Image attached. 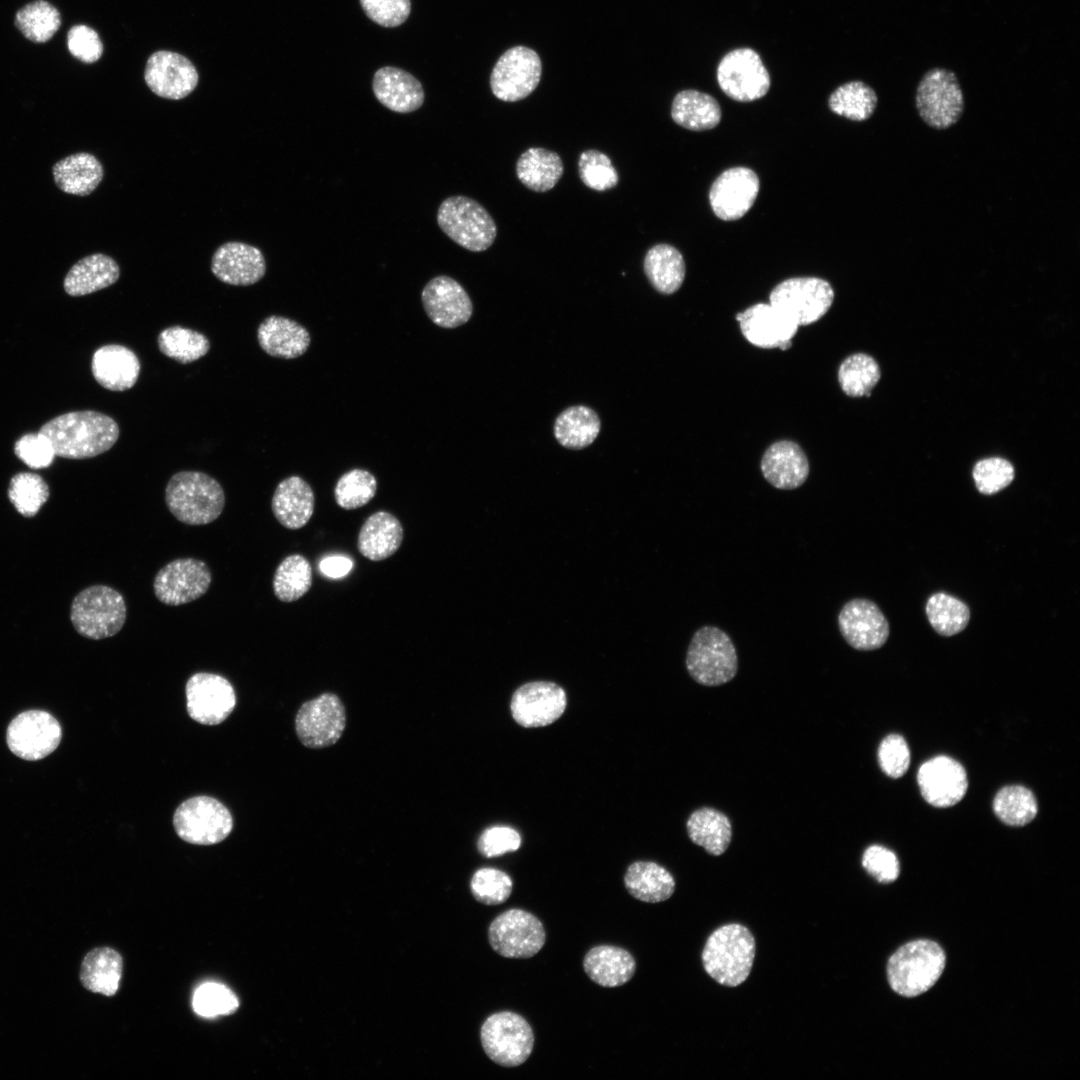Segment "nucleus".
Instances as JSON below:
<instances>
[{
  "instance_id": "nucleus-1",
  "label": "nucleus",
  "mask_w": 1080,
  "mask_h": 1080,
  "mask_svg": "<svg viewBox=\"0 0 1080 1080\" xmlns=\"http://www.w3.org/2000/svg\"><path fill=\"white\" fill-rule=\"evenodd\" d=\"M51 442L56 456L67 459L92 458L108 451L118 440L119 426L97 411H75L45 423L40 431Z\"/></svg>"
},
{
  "instance_id": "nucleus-2",
  "label": "nucleus",
  "mask_w": 1080,
  "mask_h": 1080,
  "mask_svg": "<svg viewBox=\"0 0 1080 1080\" xmlns=\"http://www.w3.org/2000/svg\"><path fill=\"white\" fill-rule=\"evenodd\" d=\"M165 502L172 515L187 525H205L216 520L225 506L220 483L200 471H180L168 481Z\"/></svg>"
},
{
  "instance_id": "nucleus-3",
  "label": "nucleus",
  "mask_w": 1080,
  "mask_h": 1080,
  "mask_svg": "<svg viewBox=\"0 0 1080 1080\" xmlns=\"http://www.w3.org/2000/svg\"><path fill=\"white\" fill-rule=\"evenodd\" d=\"M755 950V939L746 927L736 923L721 926L704 946V969L719 984L736 987L748 978Z\"/></svg>"
},
{
  "instance_id": "nucleus-4",
  "label": "nucleus",
  "mask_w": 1080,
  "mask_h": 1080,
  "mask_svg": "<svg viewBox=\"0 0 1080 1080\" xmlns=\"http://www.w3.org/2000/svg\"><path fill=\"white\" fill-rule=\"evenodd\" d=\"M945 953L934 941L923 939L901 946L888 960L887 976L899 995L915 997L930 989L945 967Z\"/></svg>"
},
{
  "instance_id": "nucleus-5",
  "label": "nucleus",
  "mask_w": 1080,
  "mask_h": 1080,
  "mask_svg": "<svg viewBox=\"0 0 1080 1080\" xmlns=\"http://www.w3.org/2000/svg\"><path fill=\"white\" fill-rule=\"evenodd\" d=\"M690 677L704 686H720L737 674L738 657L730 636L722 629L705 625L692 636L686 653Z\"/></svg>"
},
{
  "instance_id": "nucleus-6",
  "label": "nucleus",
  "mask_w": 1080,
  "mask_h": 1080,
  "mask_svg": "<svg viewBox=\"0 0 1080 1080\" xmlns=\"http://www.w3.org/2000/svg\"><path fill=\"white\" fill-rule=\"evenodd\" d=\"M127 616L125 600L120 592L106 585H93L81 590L70 607V620L78 634L101 640L116 635Z\"/></svg>"
},
{
  "instance_id": "nucleus-7",
  "label": "nucleus",
  "mask_w": 1080,
  "mask_h": 1080,
  "mask_svg": "<svg viewBox=\"0 0 1080 1080\" xmlns=\"http://www.w3.org/2000/svg\"><path fill=\"white\" fill-rule=\"evenodd\" d=\"M437 223L452 241L472 252L487 250L497 236L492 216L479 202L467 196L443 200L437 211Z\"/></svg>"
},
{
  "instance_id": "nucleus-8",
  "label": "nucleus",
  "mask_w": 1080,
  "mask_h": 1080,
  "mask_svg": "<svg viewBox=\"0 0 1080 1080\" xmlns=\"http://www.w3.org/2000/svg\"><path fill=\"white\" fill-rule=\"evenodd\" d=\"M915 106L929 127L944 130L955 125L964 112V95L954 72L932 68L920 79Z\"/></svg>"
},
{
  "instance_id": "nucleus-9",
  "label": "nucleus",
  "mask_w": 1080,
  "mask_h": 1080,
  "mask_svg": "<svg viewBox=\"0 0 1080 1080\" xmlns=\"http://www.w3.org/2000/svg\"><path fill=\"white\" fill-rule=\"evenodd\" d=\"M480 1038L488 1058L503 1067L523 1064L534 1047L532 1027L524 1017L511 1011L490 1015L482 1024Z\"/></svg>"
},
{
  "instance_id": "nucleus-10",
  "label": "nucleus",
  "mask_w": 1080,
  "mask_h": 1080,
  "mask_svg": "<svg viewBox=\"0 0 1080 1080\" xmlns=\"http://www.w3.org/2000/svg\"><path fill=\"white\" fill-rule=\"evenodd\" d=\"M834 291L829 282L817 277L789 278L773 288L769 303L798 326L812 324L830 309Z\"/></svg>"
},
{
  "instance_id": "nucleus-11",
  "label": "nucleus",
  "mask_w": 1080,
  "mask_h": 1080,
  "mask_svg": "<svg viewBox=\"0 0 1080 1080\" xmlns=\"http://www.w3.org/2000/svg\"><path fill=\"white\" fill-rule=\"evenodd\" d=\"M173 826L185 842L213 845L224 840L232 831L230 811L217 799L196 796L182 802L175 810Z\"/></svg>"
},
{
  "instance_id": "nucleus-12",
  "label": "nucleus",
  "mask_w": 1080,
  "mask_h": 1080,
  "mask_svg": "<svg viewBox=\"0 0 1080 1080\" xmlns=\"http://www.w3.org/2000/svg\"><path fill=\"white\" fill-rule=\"evenodd\" d=\"M488 939L497 954L505 958L527 959L543 948L546 933L542 922L534 914L513 908L491 922Z\"/></svg>"
},
{
  "instance_id": "nucleus-13",
  "label": "nucleus",
  "mask_w": 1080,
  "mask_h": 1080,
  "mask_svg": "<svg viewBox=\"0 0 1080 1080\" xmlns=\"http://www.w3.org/2000/svg\"><path fill=\"white\" fill-rule=\"evenodd\" d=\"M721 90L738 102H751L764 97L771 80L760 55L752 48H736L720 60L716 70Z\"/></svg>"
},
{
  "instance_id": "nucleus-14",
  "label": "nucleus",
  "mask_w": 1080,
  "mask_h": 1080,
  "mask_svg": "<svg viewBox=\"0 0 1080 1080\" xmlns=\"http://www.w3.org/2000/svg\"><path fill=\"white\" fill-rule=\"evenodd\" d=\"M62 727L58 720L44 710H27L14 717L6 730L9 750L27 761L41 760L59 746Z\"/></svg>"
},
{
  "instance_id": "nucleus-15",
  "label": "nucleus",
  "mask_w": 1080,
  "mask_h": 1080,
  "mask_svg": "<svg viewBox=\"0 0 1080 1080\" xmlns=\"http://www.w3.org/2000/svg\"><path fill=\"white\" fill-rule=\"evenodd\" d=\"M541 73V59L533 49L512 47L500 56L492 69L491 91L502 101H520L536 89Z\"/></svg>"
},
{
  "instance_id": "nucleus-16",
  "label": "nucleus",
  "mask_w": 1080,
  "mask_h": 1080,
  "mask_svg": "<svg viewBox=\"0 0 1080 1080\" xmlns=\"http://www.w3.org/2000/svg\"><path fill=\"white\" fill-rule=\"evenodd\" d=\"M345 726L344 704L336 694L330 692L303 703L295 717V730L300 742L312 749L335 744Z\"/></svg>"
},
{
  "instance_id": "nucleus-17",
  "label": "nucleus",
  "mask_w": 1080,
  "mask_h": 1080,
  "mask_svg": "<svg viewBox=\"0 0 1080 1080\" xmlns=\"http://www.w3.org/2000/svg\"><path fill=\"white\" fill-rule=\"evenodd\" d=\"M211 581V571L204 561L179 558L167 563L157 572L153 589L160 602L179 606L203 596Z\"/></svg>"
},
{
  "instance_id": "nucleus-18",
  "label": "nucleus",
  "mask_w": 1080,
  "mask_h": 1080,
  "mask_svg": "<svg viewBox=\"0 0 1080 1080\" xmlns=\"http://www.w3.org/2000/svg\"><path fill=\"white\" fill-rule=\"evenodd\" d=\"M185 693L189 716L204 725L222 723L236 704L233 686L218 674L195 673L188 679Z\"/></svg>"
},
{
  "instance_id": "nucleus-19",
  "label": "nucleus",
  "mask_w": 1080,
  "mask_h": 1080,
  "mask_svg": "<svg viewBox=\"0 0 1080 1080\" xmlns=\"http://www.w3.org/2000/svg\"><path fill=\"white\" fill-rule=\"evenodd\" d=\"M566 706L565 690L549 681H533L521 685L514 691L510 702L513 719L525 728L552 724L562 716Z\"/></svg>"
},
{
  "instance_id": "nucleus-20",
  "label": "nucleus",
  "mask_w": 1080,
  "mask_h": 1080,
  "mask_svg": "<svg viewBox=\"0 0 1080 1080\" xmlns=\"http://www.w3.org/2000/svg\"><path fill=\"white\" fill-rule=\"evenodd\" d=\"M837 620L842 637L856 650H876L888 639V621L871 600L856 598L846 602Z\"/></svg>"
},
{
  "instance_id": "nucleus-21",
  "label": "nucleus",
  "mask_w": 1080,
  "mask_h": 1080,
  "mask_svg": "<svg viewBox=\"0 0 1080 1080\" xmlns=\"http://www.w3.org/2000/svg\"><path fill=\"white\" fill-rule=\"evenodd\" d=\"M759 189V178L752 169L732 167L722 172L713 182L709 202L718 218L734 221L749 211Z\"/></svg>"
},
{
  "instance_id": "nucleus-22",
  "label": "nucleus",
  "mask_w": 1080,
  "mask_h": 1080,
  "mask_svg": "<svg viewBox=\"0 0 1080 1080\" xmlns=\"http://www.w3.org/2000/svg\"><path fill=\"white\" fill-rule=\"evenodd\" d=\"M144 80L157 96L180 100L194 91L199 75L195 66L185 56L160 50L148 58Z\"/></svg>"
},
{
  "instance_id": "nucleus-23",
  "label": "nucleus",
  "mask_w": 1080,
  "mask_h": 1080,
  "mask_svg": "<svg viewBox=\"0 0 1080 1080\" xmlns=\"http://www.w3.org/2000/svg\"><path fill=\"white\" fill-rule=\"evenodd\" d=\"M421 299L430 320L442 328H456L468 322L473 313L472 301L455 279L439 275L423 288Z\"/></svg>"
},
{
  "instance_id": "nucleus-24",
  "label": "nucleus",
  "mask_w": 1080,
  "mask_h": 1080,
  "mask_svg": "<svg viewBox=\"0 0 1080 1080\" xmlns=\"http://www.w3.org/2000/svg\"><path fill=\"white\" fill-rule=\"evenodd\" d=\"M923 798L932 806L949 807L964 797L967 774L963 766L948 756H937L923 763L917 773Z\"/></svg>"
},
{
  "instance_id": "nucleus-25",
  "label": "nucleus",
  "mask_w": 1080,
  "mask_h": 1080,
  "mask_svg": "<svg viewBox=\"0 0 1080 1080\" xmlns=\"http://www.w3.org/2000/svg\"><path fill=\"white\" fill-rule=\"evenodd\" d=\"M743 336L752 345L787 350L798 325L770 303H757L736 315Z\"/></svg>"
},
{
  "instance_id": "nucleus-26",
  "label": "nucleus",
  "mask_w": 1080,
  "mask_h": 1080,
  "mask_svg": "<svg viewBox=\"0 0 1080 1080\" xmlns=\"http://www.w3.org/2000/svg\"><path fill=\"white\" fill-rule=\"evenodd\" d=\"M211 271L220 281L235 286L257 283L265 275L263 253L247 243L230 241L219 246L211 260Z\"/></svg>"
},
{
  "instance_id": "nucleus-27",
  "label": "nucleus",
  "mask_w": 1080,
  "mask_h": 1080,
  "mask_svg": "<svg viewBox=\"0 0 1080 1080\" xmlns=\"http://www.w3.org/2000/svg\"><path fill=\"white\" fill-rule=\"evenodd\" d=\"M760 466L768 483L781 490L800 487L808 478L810 470L802 448L789 440L770 445L763 454Z\"/></svg>"
},
{
  "instance_id": "nucleus-28",
  "label": "nucleus",
  "mask_w": 1080,
  "mask_h": 1080,
  "mask_svg": "<svg viewBox=\"0 0 1080 1080\" xmlns=\"http://www.w3.org/2000/svg\"><path fill=\"white\" fill-rule=\"evenodd\" d=\"M372 89L383 106L397 113L414 112L422 106L425 99L419 80L409 72L391 66L382 67L375 72Z\"/></svg>"
},
{
  "instance_id": "nucleus-29",
  "label": "nucleus",
  "mask_w": 1080,
  "mask_h": 1080,
  "mask_svg": "<svg viewBox=\"0 0 1080 1080\" xmlns=\"http://www.w3.org/2000/svg\"><path fill=\"white\" fill-rule=\"evenodd\" d=\"M91 370L102 387L111 391H125L137 382L140 362L131 349L120 344H108L94 352Z\"/></svg>"
},
{
  "instance_id": "nucleus-30",
  "label": "nucleus",
  "mask_w": 1080,
  "mask_h": 1080,
  "mask_svg": "<svg viewBox=\"0 0 1080 1080\" xmlns=\"http://www.w3.org/2000/svg\"><path fill=\"white\" fill-rule=\"evenodd\" d=\"M257 340L264 352L281 359L302 356L310 345L308 330L298 322L277 315L265 318L257 329Z\"/></svg>"
},
{
  "instance_id": "nucleus-31",
  "label": "nucleus",
  "mask_w": 1080,
  "mask_h": 1080,
  "mask_svg": "<svg viewBox=\"0 0 1080 1080\" xmlns=\"http://www.w3.org/2000/svg\"><path fill=\"white\" fill-rule=\"evenodd\" d=\"M314 504V492L309 483L294 475L283 479L277 485L271 508L282 526L296 530L309 522L314 512Z\"/></svg>"
},
{
  "instance_id": "nucleus-32",
  "label": "nucleus",
  "mask_w": 1080,
  "mask_h": 1080,
  "mask_svg": "<svg viewBox=\"0 0 1080 1080\" xmlns=\"http://www.w3.org/2000/svg\"><path fill=\"white\" fill-rule=\"evenodd\" d=\"M583 968L594 983L613 988L632 979L636 971V961L630 952L621 947L599 945L586 953Z\"/></svg>"
},
{
  "instance_id": "nucleus-33",
  "label": "nucleus",
  "mask_w": 1080,
  "mask_h": 1080,
  "mask_svg": "<svg viewBox=\"0 0 1080 1080\" xmlns=\"http://www.w3.org/2000/svg\"><path fill=\"white\" fill-rule=\"evenodd\" d=\"M404 531L396 516L387 511H377L363 523L357 539L361 555L371 561H381L392 556L401 546Z\"/></svg>"
},
{
  "instance_id": "nucleus-34",
  "label": "nucleus",
  "mask_w": 1080,
  "mask_h": 1080,
  "mask_svg": "<svg viewBox=\"0 0 1080 1080\" xmlns=\"http://www.w3.org/2000/svg\"><path fill=\"white\" fill-rule=\"evenodd\" d=\"M119 276V265L112 257L95 253L80 259L70 268L63 286L70 296H84L111 286Z\"/></svg>"
},
{
  "instance_id": "nucleus-35",
  "label": "nucleus",
  "mask_w": 1080,
  "mask_h": 1080,
  "mask_svg": "<svg viewBox=\"0 0 1080 1080\" xmlns=\"http://www.w3.org/2000/svg\"><path fill=\"white\" fill-rule=\"evenodd\" d=\"M56 186L67 194L87 196L100 184L104 177L101 162L91 153L71 154L52 167Z\"/></svg>"
},
{
  "instance_id": "nucleus-36",
  "label": "nucleus",
  "mask_w": 1080,
  "mask_h": 1080,
  "mask_svg": "<svg viewBox=\"0 0 1080 1080\" xmlns=\"http://www.w3.org/2000/svg\"><path fill=\"white\" fill-rule=\"evenodd\" d=\"M123 961L110 947H97L83 958L79 978L84 988L104 996H113L119 988Z\"/></svg>"
},
{
  "instance_id": "nucleus-37",
  "label": "nucleus",
  "mask_w": 1080,
  "mask_h": 1080,
  "mask_svg": "<svg viewBox=\"0 0 1080 1080\" xmlns=\"http://www.w3.org/2000/svg\"><path fill=\"white\" fill-rule=\"evenodd\" d=\"M628 893L646 903H658L669 899L675 891V880L663 866L650 861H636L629 865L624 876Z\"/></svg>"
},
{
  "instance_id": "nucleus-38",
  "label": "nucleus",
  "mask_w": 1080,
  "mask_h": 1080,
  "mask_svg": "<svg viewBox=\"0 0 1080 1080\" xmlns=\"http://www.w3.org/2000/svg\"><path fill=\"white\" fill-rule=\"evenodd\" d=\"M671 117L679 126L691 131L715 128L721 120V108L711 95L694 89L678 92L671 106Z\"/></svg>"
},
{
  "instance_id": "nucleus-39",
  "label": "nucleus",
  "mask_w": 1080,
  "mask_h": 1080,
  "mask_svg": "<svg viewBox=\"0 0 1080 1080\" xmlns=\"http://www.w3.org/2000/svg\"><path fill=\"white\" fill-rule=\"evenodd\" d=\"M644 273L661 294L675 293L685 278V261L682 254L672 245L661 243L652 246L643 261Z\"/></svg>"
},
{
  "instance_id": "nucleus-40",
  "label": "nucleus",
  "mask_w": 1080,
  "mask_h": 1080,
  "mask_svg": "<svg viewBox=\"0 0 1080 1080\" xmlns=\"http://www.w3.org/2000/svg\"><path fill=\"white\" fill-rule=\"evenodd\" d=\"M564 172L560 156L551 150L531 147L517 160L516 175L520 182L535 192L551 190Z\"/></svg>"
},
{
  "instance_id": "nucleus-41",
  "label": "nucleus",
  "mask_w": 1080,
  "mask_h": 1080,
  "mask_svg": "<svg viewBox=\"0 0 1080 1080\" xmlns=\"http://www.w3.org/2000/svg\"><path fill=\"white\" fill-rule=\"evenodd\" d=\"M553 429L560 445L577 450L594 442L599 435L601 421L592 408L577 405L562 411L557 416Z\"/></svg>"
},
{
  "instance_id": "nucleus-42",
  "label": "nucleus",
  "mask_w": 1080,
  "mask_h": 1080,
  "mask_svg": "<svg viewBox=\"0 0 1080 1080\" xmlns=\"http://www.w3.org/2000/svg\"><path fill=\"white\" fill-rule=\"evenodd\" d=\"M686 826L691 841L711 855L723 854L731 842V823L725 814L716 809L703 807L695 810Z\"/></svg>"
},
{
  "instance_id": "nucleus-43",
  "label": "nucleus",
  "mask_w": 1080,
  "mask_h": 1080,
  "mask_svg": "<svg viewBox=\"0 0 1080 1080\" xmlns=\"http://www.w3.org/2000/svg\"><path fill=\"white\" fill-rule=\"evenodd\" d=\"M878 103L875 90L860 80L846 82L836 88L828 99L830 110L852 121L869 119Z\"/></svg>"
},
{
  "instance_id": "nucleus-44",
  "label": "nucleus",
  "mask_w": 1080,
  "mask_h": 1080,
  "mask_svg": "<svg viewBox=\"0 0 1080 1080\" xmlns=\"http://www.w3.org/2000/svg\"><path fill=\"white\" fill-rule=\"evenodd\" d=\"M312 586V567L300 554L285 557L273 577V591L282 602H293L304 596Z\"/></svg>"
},
{
  "instance_id": "nucleus-45",
  "label": "nucleus",
  "mask_w": 1080,
  "mask_h": 1080,
  "mask_svg": "<svg viewBox=\"0 0 1080 1080\" xmlns=\"http://www.w3.org/2000/svg\"><path fill=\"white\" fill-rule=\"evenodd\" d=\"M157 343L160 352L182 364L200 359L210 349V342L205 335L178 325L162 330Z\"/></svg>"
},
{
  "instance_id": "nucleus-46",
  "label": "nucleus",
  "mask_w": 1080,
  "mask_h": 1080,
  "mask_svg": "<svg viewBox=\"0 0 1080 1080\" xmlns=\"http://www.w3.org/2000/svg\"><path fill=\"white\" fill-rule=\"evenodd\" d=\"M880 377L878 363L865 353L848 356L838 370L841 389L850 397L870 396Z\"/></svg>"
},
{
  "instance_id": "nucleus-47",
  "label": "nucleus",
  "mask_w": 1080,
  "mask_h": 1080,
  "mask_svg": "<svg viewBox=\"0 0 1080 1080\" xmlns=\"http://www.w3.org/2000/svg\"><path fill=\"white\" fill-rule=\"evenodd\" d=\"M926 614L933 629L946 637L963 631L970 620L968 606L963 601L943 592L929 597Z\"/></svg>"
},
{
  "instance_id": "nucleus-48",
  "label": "nucleus",
  "mask_w": 1080,
  "mask_h": 1080,
  "mask_svg": "<svg viewBox=\"0 0 1080 1080\" xmlns=\"http://www.w3.org/2000/svg\"><path fill=\"white\" fill-rule=\"evenodd\" d=\"M993 810L996 816L1010 826H1024L1031 822L1038 810L1034 794L1024 786L1003 787L995 796Z\"/></svg>"
},
{
  "instance_id": "nucleus-49",
  "label": "nucleus",
  "mask_w": 1080,
  "mask_h": 1080,
  "mask_svg": "<svg viewBox=\"0 0 1080 1080\" xmlns=\"http://www.w3.org/2000/svg\"><path fill=\"white\" fill-rule=\"evenodd\" d=\"M15 24L29 40L42 43L50 40L61 25L59 11L44 0L31 2L16 14Z\"/></svg>"
},
{
  "instance_id": "nucleus-50",
  "label": "nucleus",
  "mask_w": 1080,
  "mask_h": 1080,
  "mask_svg": "<svg viewBox=\"0 0 1080 1080\" xmlns=\"http://www.w3.org/2000/svg\"><path fill=\"white\" fill-rule=\"evenodd\" d=\"M49 486L44 479L32 472L15 474L8 487V498L16 511L26 517H34L48 501Z\"/></svg>"
},
{
  "instance_id": "nucleus-51",
  "label": "nucleus",
  "mask_w": 1080,
  "mask_h": 1080,
  "mask_svg": "<svg viewBox=\"0 0 1080 1080\" xmlns=\"http://www.w3.org/2000/svg\"><path fill=\"white\" fill-rule=\"evenodd\" d=\"M377 492L375 476L364 469H352L344 473L334 488L337 505L345 510L360 508L369 503Z\"/></svg>"
},
{
  "instance_id": "nucleus-52",
  "label": "nucleus",
  "mask_w": 1080,
  "mask_h": 1080,
  "mask_svg": "<svg viewBox=\"0 0 1080 1080\" xmlns=\"http://www.w3.org/2000/svg\"><path fill=\"white\" fill-rule=\"evenodd\" d=\"M578 173L585 186L599 192L614 188L619 181L611 159L595 149L585 150L579 155Z\"/></svg>"
},
{
  "instance_id": "nucleus-53",
  "label": "nucleus",
  "mask_w": 1080,
  "mask_h": 1080,
  "mask_svg": "<svg viewBox=\"0 0 1080 1080\" xmlns=\"http://www.w3.org/2000/svg\"><path fill=\"white\" fill-rule=\"evenodd\" d=\"M239 1007L235 994L220 983L208 982L200 985L194 992L192 1008L204 1018L233 1014Z\"/></svg>"
},
{
  "instance_id": "nucleus-54",
  "label": "nucleus",
  "mask_w": 1080,
  "mask_h": 1080,
  "mask_svg": "<svg viewBox=\"0 0 1080 1080\" xmlns=\"http://www.w3.org/2000/svg\"><path fill=\"white\" fill-rule=\"evenodd\" d=\"M472 896L484 905H499L511 895L513 881L511 877L496 868H480L470 881Z\"/></svg>"
},
{
  "instance_id": "nucleus-55",
  "label": "nucleus",
  "mask_w": 1080,
  "mask_h": 1080,
  "mask_svg": "<svg viewBox=\"0 0 1080 1080\" xmlns=\"http://www.w3.org/2000/svg\"><path fill=\"white\" fill-rule=\"evenodd\" d=\"M1013 465L1001 457H989L978 461L972 476L978 491L992 495L1006 488L1014 479Z\"/></svg>"
},
{
  "instance_id": "nucleus-56",
  "label": "nucleus",
  "mask_w": 1080,
  "mask_h": 1080,
  "mask_svg": "<svg viewBox=\"0 0 1080 1080\" xmlns=\"http://www.w3.org/2000/svg\"><path fill=\"white\" fill-rule=\"evenodd\" d=\"M16 456L32 469L49 467L56 456L50 440L42 433L25 434L14 447Z\"/></svg>"
},
{
  "instance_id": "nucleus-57",
  "label": "nucleus",
  "mask_w": 1080,
  "mask_h": 1080,
  "mask_svg": "<svg viewBox=\"0 0 1080 1080\" xmlns=\"http://www.w3.org/2000/svg\"><path fill=\"white\" fill-rule=\"evenodd\" d=\"M878 761L886 775L892 778L903 776L910 764V751L905 739L898 734L886 736L878 749Z\"/></svg>"
},
{
  "instance_id": "nucleus-58",
  "label": "nucleus",
  "mask_w": 1080,
  "mask_h": 1080,
  "mask_svg": "<svg viewBox=\"0 0 1080 1080\" xmlns=\"http://www.w3.org/2000/svg\"><path fill=\"white\" fill-rule=\"evenodd\" d=\"M360 4L368 18L383 27L401 25L411 11L410 0H360Z\"/></svg>"
},
{
  "instance_id": "nucleus-59",
  "label": "nucleus",
  "mask_w": 1080,
  "mask_h": 1080,
  "mask_svg": "<svg viewBox=\"0 0 1080 1080\" xmlns=\"http://www.w3.org/2000/svg\"><path fill=\"white\" fill-rule=\"evenodd\" d=\"M862 866L880 883L893 882L900 871L896 855L880 845H872L864 851Z\"/></svg>"
},
{
  "instance_id": "nucleus-60",
  "label": "nucleus",
  "mask_w": 1080,
  "mask_h": 1080,
  "mask_svg": "<svg viewBox=\"0 0 1080 1080\" xmlns=\"http://www.w3.org/2000/svg\"><path fill=\"white\" fill-rule=\"evenodd\" d=\"M520 845L521 837L515 829L508 826H493L480 835L477 848L483 856L490 858L514 852Z\"/></svg>"
},
{
  "instance_id": "nucleus-61",
  "label": "nucleus",
  "mask_w": 1080,
  "mask_h": 1080,
  "mask_svg": "<svg viewBox=\"0 0 1080 1080\" xmlns=\"http://www.w3.org/2000/svg\"><path fill=\"white\" fill-rule=\"evenodd\" d=\"M67 45L70 53L84 63L96 62L103 53L98 33L86 25H75L69 30Z\"/></svg>"
},
{
  "instance_id": "nucleus-62",
  "label": "nucleus",
  "mask_w": 1080,
  "mask_h": 1080,
  "mask_svg": "<svg viewBox=\"0 0 1080 1080\" xmlns=\"http://www.w3.org/2000/svg\"><path fill=\"white\" fill-rule=\"evenodd\" d=\"M353 568V561L343 555H332L323 558L319 563L320 572L333 579L346 576Z\"/></svg>"
}]
</instances>
